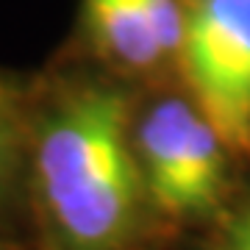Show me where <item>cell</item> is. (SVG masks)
<instances>
[{
    "label": "cell",
    "mask_w": 250,
    "mask_h": 250,
    "mask_svg": "<svg viewBox=\"0 0 250 250\" xmlns=\"http://www.w3.org/2000/svg\"><path fill=\"white\" fill-rule=\"evenodd\" d=\"M86 28L100 53L125 70H150L164 59L145 0H86Z\"/></svg>",
    "instance_id": "obj_4"
},
{
    "label": "cell",
    "mask_w": 250,
    "mask_h": 250,
    "mask_svg": "<svg viewBox=\"0 0 250 250\" xmlns=\"http://www.w3.org/2000/svg\"><path fill=\"white\" fill-rule=\"evenodd\" d=\"M145 11L150 20L153 39L161 56H175L184 39V9L178 0H145Z\"/></svg>",
    "instance_id": "obj_6"
},
{
    "label": "cell",
    "mask_w": 250,
    "mask_h": 250,
    "mask_svg": "<svg viewBox=\"0 0 250 250\" xmlns=\"http://www.w3.org/2000/svg\"><path fill=\"white\" fill-rule=\"evenodd\" d=\"M25 161V123L14 92L0 81V203L11 197Z\"/></svg>",
    "instance_id": "obj_5"
},
{
    "label": "cell",
    "mask_w": 250,
    "mask_h": 250,
    "mask_svg": "<svg viewBox=\"0 0 250 250\" xmlns=\"http://www.w3.org/2000/svg\"><path fill=\"white\" fill-rule=\"evenodd\" d=\"M178 56L195 108L225 150L250 156V0H195Z\"/></svg>",
    "instance_id": "obj_2"
},
{
    "label": "cell",
    "mask_w": 250,
    "mask_h": 250,
    "mask_svg": "<svg viewBox=\"0 0 250 250\" xmlns=\"http://www.w3.org/2000/svg\"><path fill=\"white\" fill-rule=\"evenodd\" d=\"M134 150L147 200L167 217L208 214L225 189V145L195 106L164 98L139 120Z\"/></svg>",
    "instance_id": "obj_3"
},
{
    "label": "cell",
    "mask_w": 250,
    "mask_h": 250,
    "mask_svg": "<svg viewBox=\"0 0 250 250\" xmlns=\"http://www.w3.org/2000/svg\"><path fill=\"white\" fill-rule=\"evenodd\" d=\"M34 178L56 250L128 248L150 200L125 92L92 83L53 106L39 125Z\"/></svg>",
    "instance_id": "obj_1"
},
{
    "label": "cell",
    "mask_w": 250,
    "mask_h": 250,
    "mask_svg": "<svg viewBox=\"0 0 250 250\" xmlns=\"http://www.w3.org/2000/svg\"><path fill=\"white\" fill-rule=\"evenodd\" d=\"M220 250H250V203H245V208L231 220Z\"/></svg>",
    "instance_id": "obj_7"
}]
</instances>
